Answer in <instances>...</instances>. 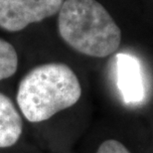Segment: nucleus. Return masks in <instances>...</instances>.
Here are the masks:
<instances>
[{"mask_svg": "<svg viewBox=\"0 0 153 153\" xmlns=\"http://www.w3.org/2000/svg\"><path fill=\"white\" fill-rule=\"evenodd\" d=\"M96 153H131L123 143L115 139H108L100 143Z\"/></svg>", "mask_w": 153, "mask_h": 153, "instance_id": "nucleus-7", "label": "nucleus"}, {"mask_svg": "<svg viewBox=\"0 0 153 153\" xmlns=\"http://www.w3.org/2000/svg\"><path fill=\"white\" fill-rule=\"evenodd\" d=\"M57 15L61 39L79 54L102 59L120 46V28L97 0H64Z\"/></svg>", "mask_w": 153, "mask_h": 153, "instance_id": "nucleus-2", "label": "nucleus"}, {"mask_svg": "<svg viewBox=\"0 0 153 153\" xmlns=\"http://www.w3.org/2000/svg\"><path fill=\"white\" fill-rule=\"evenodd\" d=\"M23 132V120L19 111L6 94L0 93V148L15 145Z\"/></svg>", "mask_w": 153, "mask_h": 153, "instance_id": "nucleus-5", "label": "nucleus"}, {"mask_svg": "<svg viewBox=\"0 0 153 153\" xmlns=\"http://www.w3.org/2000/svg\"><path fill=\"white\" fill-rule=\"evenodd\" d=\"M118 87L127 103L139 102L143 97L140 67L134 58L128 55H118Z\"/></svg>", "mask_w": 153, "mask_h": 153, "instance_id": "nucleus-4", "label": "nucleus"}, {"mask_svg": "<svg viewBox=\"0 0 153 153\" xmlns=\"http://www.w3.org/2000/svg\"><path fill=\"white\" fill-rule=\"evenodd\" d=\"M64 0H0V29L16 33L56 16Z\"/></svg>", "mask_w": 153, "mask_h": 153, "instance_id": "nucleus-3", "label": "nucleus"}, {"mask_svg": "<svg viewBox=\"0 0 153 153\" xmlns=\"http://www.w3.org/2000/svg\"><path fill=\"white\" fill-rule=\"evenodd\" d=\"M19 65L16 49L7 40L0 38V82L15 75Z\"/></svg>", "mask_w": 153, "mask_h": 153, "instance_id": "nucleus-6", "label": "nucleus"}, {"mask_svg": "<svg viewBox=\"0 0 153 153\" xmlns=\"http://www.w3.org/2000/svg\"><path fill=\"white\" fill-rule=\"evenodd\" d=\"M81 96V82L71 67L52 62L34 67L21 79L16 102L24 117L37 123L74 106Z\"/></svg>", "mask_w": 153, "mask_h": 153, "instance_id": "nucleus-1", "label": "nucleus"}]
</instances>
